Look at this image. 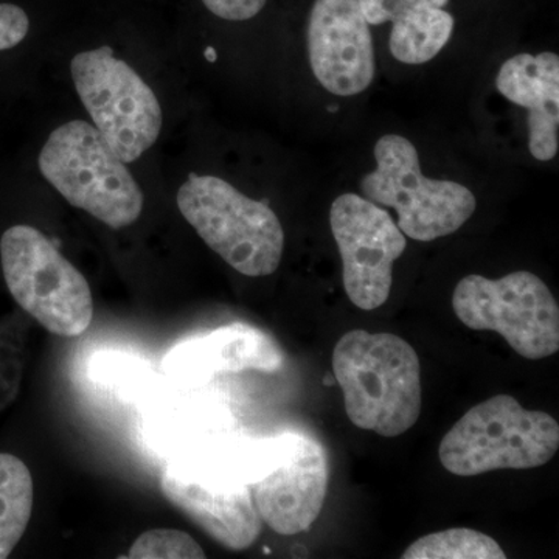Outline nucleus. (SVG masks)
Masks as SVG:
<instances>
[{
	"mask_svg": "<svg viewBox=\"0 0 559 559\" xmlns=\"http://www.w3.org/2000/svg\"><path fill=\"white\" fill-rule=\"evenodd\" d=\"M414 347L395 334L352 330L337 342L333 371L356 428L399 437L421 414V377Z\"/></svg>",
	"mask_w": 559,
	"mask_h": 559,
	"instance_id": "f257e3e1",
	"label": "nucleus"
},
{
	"mask_svg": "<svg viewBox=\"0 0 559 559\" xmlns=\"http://www.w3.org/2000/svg\"><path fill=\"white\" fill-rule=\"evenodd\" d=\"M559 448V425L546 412L527 411L510 395L471 407L440 441L448 473L480 476L499 469H533L549 463Z\"/></svg>",
	"mask_w": 559,
	"mask_h": 559,
	"instance_id": "f03ea898",
	"label": "nucleus"
},
{
	"mask_svg": "<svg viewBox=\"0 0 559 559\" xmlns=\"http://www.w3.org/2000/svg\"><path fill=\"white\" fill-rule=\"evenodd\" d=\"M39 171L73 207L112 229L142 215L143 193L94 124L72 120L57 128L39 153Z\"/></svg>",
	"mask_w": 559,
	"mask_h": 559,
	"instance_id": "7ed1b4c3",
	"label": "nucleus"
},
{
	"mask_svg": "<svg viewBox=\"0 0 559 559\" xmlns=\"http://www.w3.org/2000/svg\"><path fill=\"white\" fill-rule=\"evenodd\" d=\"M178 207L202 241L248 277L278 270L285 231L274 210L250 200L227 180L191 173L178 191Z\"/></svg>",
	"mask_w": 559,
	"mask_h": 559,
	"instance_id": "20e7f679",
	"label": "nucleus"
},
{
	"mask_svg": "<svg viewBox=\"0 0 559 559\" xmlns=\"http://www.w3.org/2000/svg\"><path fill=\"white\" fill-rule=\"evenodd\" d=\"M377 168L360 180L366 200L393 209L396 226L415 241L429 242L457 231L474 215L473 191L454 180L426 178L409 139L382 135L374 145Z\"/></svg>",
	"mask_w": 559,
	"mask_h": 559,
	"instance_id": "39448f33",
	"label": "nucleus"
},
{
	"mask_svg": "<svg viewBox=\"0 0 559 559\" xmlns=\"http://www.w3.org/2000/svg\"><path fill=\"white\" fill-rule=\"evenodd\" d=\"M11 297L50 333L79 337L91 326L94 300L86 277L32 226L10 227L0 240Z\"/></svg>",
	"mask_w": 559,
	"mask_h": 559,
	"instance_id": "423d86ee",
	"label": "nucleus"
},
{
	"mask_svg": "<svg viewBox=\"0 0 559 559\" xmlns=\"http://www.w3.org/2000/svg\"><path fill=\"white\" fill-rule=\"evenodd\" d=\"M452 308L463 325L495 331L522 358H549L559 349L557 300L532 272H511L498 280L468 275L455 286Z\"/></svg>",
	"mask_w": 559,
	"mask_h": 559,
	"instance_id": "0eeeda50",
	"label": "nucleus"
},
{
	"mask_svg": "<svg viewBox=\"0 0 559 559\" xmlns=\"http://www.w3.org/2000/svg\"><path fill=\"white\" fill-rule=\"evenodd\" d=\"M70 72L94 127L120 160L131 164L156 143L164 123L160 103L110 47L75 55Z\"/></svg>",
	"mask_w": 559,
	"mask_h": 559,
	"instance_id": "6e6552de",
	"label": "nucleus"
},
{
	"mask_svg": "<svg viewBox=\"0 0 559 559\" xmlns=\"http://www.w3.org/2000/svg\"><path fill=\"white\" fill-rule=\"evenodd\" d=\"M330 226L349 301L364 311L382 307L392 290L393 264L407 248L406 235L381 205L356 193L334 200Z\"/></svg>",
	"mask_w": 559,
	"mask_h": 559,
	"instance_id": "1a4fd4ad",
	"label": "nucleus"
},
{
	"mask_svg": "<svg viewBox=\"0 0 559 559\" xmlns=\"http://www.w3.org/2000/svg\"><path fill=\"white\" fill-rule=\"evenodd\" d=\"M308 53L312 73L330 94L353 97L369 90L377 61L359 0H316L308 22Z\"/></svg>",
	"mask_w": 559,
	"mask_h": 559,
	"instance_id": "9d476101",
	"label": "nucleus"
},
{
	"mask_svg": "<svg viewBox=\"0 0 559 559\" xmlns=\"http://www.w3.org/2000/svg\"><path fill=\"white\" fill-rule=\"evenodd\" d=\"M329 479V457L322 444L290 433L286 459L252 485L261 521L283 536L308 532L325 503Z\"/></svg>",
	"mask_w": 559,
	"mask_h": 559,
	"instance_id": "9b49d317",
	"label": "nucleus"
},
{
	"mask_svg": "<svg viewBox=\"0 0 559 559\" xmlns=\"http://www.w3.org/2000/svg\"><path fill=\"white\" fill-rule=\"evenodd\" d=\"M160 487L176 509L224 549L246 550L259 539L263 521L248 485L221 481L215 487L167 469Z\"/></svg>",
	"mask_w": 559,
	"mask_h": 559,
	"instance_id": "f8f14e48",
	"label": "nucleus"
},
{
	"mask_svg": "<svg viewBox=\"0 0 559 559\" xmlns=\"http://www.w3.org/2000/svg\"><path fill=\"white\" fill-rule=\"evenodd\" d=\"M282 366L283 353L277 342L264 331L242 322L180 342L164 360L171 377L187 382L207 381L218 373L245 370L272 373Z\"/></svg>",
	"mask_w": 559,
	"mask_h": 559,
	"instance_id": "ddd939ff",
	"label": "nucleus"
},
{
	"mask_svg": "<svg viewBox=\"0 0 559 559\" xmlns=\"http://www.w3.org/2000/svg\"><path fill=\"white\" fill-rule=\"evenodd\" d=\"M496 87L507 100L528 110V148L549 162L559 148V57L551 51L520 53L500 66Z\"/></svg>",
	"mask_w": 559,
	"mask_h": 559,
	"instance_id": "4468645a",
	"label": "nucleus"
},
{
	"mask_svg": "<svg viewBox=\"0 0 559 559\" xmlns=\"http://www.w3.org/2000/svg\"><path fill=\"white\" fill-rule=\"evenodd\" d=\"M450 0H359L369 25L392 22L389 49L403 64L429 62L450 43L454 17L444 10Z\"/></svg>",
	"mask_w": 559,
	"mask_h": 559,
	"instance_id": "2eb2a0df",
	"label": "nucleus"
},
{
	"mask_svg": "<svg viewBox=\"0 0 559 559\" xmlns=\"http://www.w3.org/2000/svg\"><path fill=\"white\" fill-rule=\"evenodd\" d=\"M35 488L31 469L13 454H0V559L13 554L31 522Z\"/></svg>",
	"mask_w": 559,
	"mask_h": 559,
	"instance_id": "dca6fc26",
	"label": "nucleus"
},
{
	"mask_svg": "<svg viewBox=\"0 0 559 559\" xmlns=\"http://www.w3.org/2000/svg\"><path fill=\"white\" fill-rule=\"evenodd\" d=\"M403 559H506L507 554L491 536L479 530L448 528L412 543Z\"/></svg>",
	"mask_w": 559,
	"mask_h": 559,
	"instance_id": "f3484780",
	"label": "nucleus"
},
{
	"mask_svg": "<svg viewBox=\"0 0 559 559\" xmlns=\"http://www.w3.org/2000/svg\"><path fill=\"white\" fill-rule=\"evenodd\" d=\"M130 559H201L204 550L189 533L176 528H154L142 533L128 550Z\"/></svg>",
	"mask_w": 559,
	"mask_h": 559,
	"instance_id": "a211bd4d",
	"label": "nucleus"
},
{
	"mask_svg": "<svg viewBox=\"0 0 559 559\" xmlns=\"http://www.w3.org/2000/svg\"><path fill=\"white\" fill-rule=\"evenodd\" d=\"M31 31V21L21 7L0 3V51L20 46Z\"/></svg>",
	"mask_w": 559,
	"mask_h": 559,
	"instance_id": "6ab92c4d",
	"label": "nucleus"
},
{
	"mask_svg": "<svg viewBox=\"0 0 559 559\" xmlns=\"http://www.w3.org/2000/svg\"><path fill=\"white\" fill-rule=\"evenodd\" d=\"M267 0H202L205 9L221 20L249 21L266 5Z\"/></svg>",
	"mask_w": 559,
	"mask_h": 559,
	"instance_id": "aec40b11",
	"label": "nucleus"
}]
</instances>
